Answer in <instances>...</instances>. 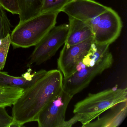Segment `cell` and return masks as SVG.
Instances as JSON below:
<instances>
[{"instance_id": "obj_1", "label": "cell", "mask_w": 127, "mask_h": 127, "mask_svg": "<svg viewBox=\"0 0 127 127\" xmlns=\"http://www.w3.org/2000/svg\"><path fill=\"white\" fill-rule=\"evenodd\" d=\"M63 79L59 70H51L24 90L13 105L14 121L22 126L27 123L36 122L41 111L62 90Z\"/></svg>"}, {"instance_id": "obj_2", "label": "cell", "mask_w": 127, "mask_h": 127, "mask_svg": "<svg viewBox=\"0 0 127 127\" xmlns=\"http://www.w3.org/2000/svg\"><path fill=\"white\" fill-rule=\"evenodd\" d=\"M125 101H127V88L115 87L96 93L89 94L75 105L73 112L78 116V122L84 127L105 111Z\"/></svg>"}, {"instance_id": "obj_3", "label": "cell", "mask_w": 127, "mask_h": 127, "mask_svg": "<svg viewBox=\"0 0 127 127\" xmlns=\"http://www.w3.org/2000/svg\"><path fill=\"white\" fill-rule=\"evenodd\" d=\"M59 12H47L19 23L11 34L14 49L35 46L55 26Z\"/></svg>"}, {"instance_id": "obj_4", "label": "cell", "mask_w": 127, "mask_h": 127, "mask_svg": "<svg viewBox=\"0 0 127 127\" xmlns=\"http://www.w3.org/2000/svg\"><path fill=\"white\" fill-rule=\"evenodd\" d=\"M69 30L68 24L55 26L35 45L30 57L27 67L30 68L33 64L40 65L54 56L66 42Z\"/></svg>"}, {"instance_id": "obj_5", "label": "cell", "mask_w": 127, "mask_h": 127, "mask_svg": "<svg viewBox=\"0 0 127 127\" xmlns=\"http://www.w3.org/2000/svg\"><path fill=\"white\" fill-rule=\"evenodd\" d=\"M113 58L110 52L93 66L85 67L63 79V90L71 96L86 88L97 76L112 66Z\"/></svg>"}, {"instance_id": "obj_6", "label": "cell", "mask_w": 127, "mask_h": 127, "mask_svg": "<svg viewBox=\"0 0 127 127\" xmlns=\"http://www.w3.org/2000/svg\"><path fill=\"white\" fill-rule=\"evenodd\" d=\"M72 96L63 90L47 105L38 115L39 127H61L65 121L67 108Z\"/></svg>"}, {"instance_id": "obj_7", "label": "cell", "mask_w": 127, "mask_h": 127, "mask_svg": "<svg viewBox=\"0 0 127 127\" xmlns=\"http://www.w3.org/2000/svg\"><path fill=\"white\" fill-rule=\"evenodd\" d=\"M122 28L120 17L108 7L101 14L100 21L92 27L94 41L98 44H110L119 37Z\"/></svg>"}, {"instance_id": "obj_8", "label": "cell", "mask_w": 127, "mask_h": 127, "mask_svg": "<svg viewBox=\"0 0 127 127\" xmlns=\"http://www.w3.org/2000/svg\"><path fill=\"white\" fill-rule=\"evenodd\" d=\"M94 42L93 37L88 40L73 45L64 44L57 61L58 68L64 78L75 72L78 64L82 61Z\"/></svg>"}, {"instance_id": "obj_9", "label": "cell", "mask_w": 127, "mask_h": 127, "mask_svg": "<svg viewBox=\"0 0 127 127\" xmlns=\"http://www.w3.org/2000/svg\"><path fill=\"white\" fill-rule=\"evenodd\" d=\"M108 7L93 0H70L62 9L69 18L87 22L104 12Z\"/></svg>"}, {"instance_id": "obj_10", "label": "cell", "mask_w": 127, "mask_h": 127, "mask_svg": "<svg viewBox=\"0 0 127 127\" xmlns=\"http://www.w3.org/2000/svg\"><path fill=\"white\" fill-rule=\"evenodd\" d=\"M47 71L46 70L41 69L32 73V70L29 68L28 71L21 76H15L0 70V86L5 88H20L24 90L44 75Z\"/></svg>"}, {"instance_id": "obj_11", "label": "cell", "mask_w": 127, "mask_h": 127, "mask_svg": "<svg viewBox=\"0 0 127 127\" xmlns=\"http://www.w3.org/2000/svg\"><path fill=\"white\" fill-rule=\"evenodd\" d=\"M109 112L96 120L92 121L84 127H117L119 126L126 118L127 101L117 104L110 109Z\"/></svg>"}, {"instance_id": "obj_12", "label": "cell", "mask_w": 127, "mask_h": 127, "mask_svg": "<svg viewBox=\"0 0 127 127\" xmlns=\"http://www.w3.org/2000/svg\"><path fill=\"white\" fill-rule=\"evenodd\" d=\"M69 30L65 44L73 45L84 42L93 37L91 27L86 22L69 18Z\"/></svg>"}, {"instance_id": "obj_13", "label": "cell", "mask_w": 127, "mask_h": 127, "mask_svg": "<svg viewBox=\"0 0 127 127\" xmlns=\"http://www.w3.org/2000/svg\"><path fill=\"white\" fill-rule=\"evenodd\" d=\"M43 0H18L20 22L23 23L40 14Z\"/></svg>"}, {"instance_id": "obj_14", "label": "cell", "mask_w": 127, "mask_h": 127, "mask_svg": "<svg viewBox=\"0 0 127 127\" xmlns=\"http://www.w3.org/2000/svg\"><path fill=\"white\" fill-rule=\"evenodd\" d=\"M109 46L108 44H98L94 41L82 61L83 64L86 67L94 66L109 52Z\"/></svg>"}, {"instance_id": "obj_15", "label": "cell", "mask_w": 127, "mask_h": 127, "mask_svg": "<svg viewBox=\"0 0 127 127\" xmlns=\"http://www.w3.org/2000/svg\"><path fill=\"white\" fill-rule=\"evenodd\" d=\"M20 88H7L0 93V107H9L13 105L23 93Z\"/></svg>"}, {"instance_id": "obj_16", "label": "cell", "mask_w": 127, "mask_h": 127, "mask_svg": "<svg viewBox=\"0 0 127 127\" xmlns=\"http://www.w3.org/2000/svg\"><path fill=\"white\" fill-rule=\"evenodd\" d=\"M70 0H43L40 13L61 12V10Z\"/></svg>"}, {"instance_id": "obj_17", "label": "cell", "mask_w": 127, "mask_h": 127, "mask_svg": "<svg viewBox=\"0 0 127 127\" xmlns=\"http://www.w3.org/2000/svg\"><path fill=\"white\" fill-rule=\"evenodd\" d=\"M12 26L5 9L0 4V44L1 40L12 32Z\"/></svg>"}, {"instance_id": "obj_18", "label": "cell", "mask_w": 127, "mask_h": 127, "mask_svg": "<svg viewBox=\"0 0 127 127\" xmlns=\"http://www.w3.org/2000/svg\"><path fill=\"white\" fill-rule=\"evenodd\" d=\"M11 34H8L1 40L0 44V70L4 68L8 53L11 44Z\"/></svg>"}, {"instance_id": "obj_19", "label": "cell", "mask_w": 127, "mask_h": 127, "mask_svg": "<svg viewBox=\"0 0 127 127\" xmlns=\"http://www.w3.org/2000/svg\"><path fill=\"white\" fill-rule=\"evenodd\" d=\"M0 4L5 10L13 14L19 15L20 8L18 0H0Z\"/></svg>"}, {"instance_id": "obj_20", "label": "cell", "mask_w": 127, "mask_h": 127, "mask_svg": "<svg viewBox=\"0 0 127 127\" xmlns=\"http://www.w3.org/2000/svg\"><path fill=\"white\" fill-rule=\"evenodd\" d=\"M5 108L0 107V127H10L14 121L13 117L9 115Z\"/></svg>"}, {"instance_id": "obj_21", "label": "cell", "mask_w": 127, "mask_h": 127, "mask_svg": "<svg viewBox=\"0 0 127 127\" xmlns=\"http://www.w3.org/2000/svg\"><path fill=\"white\" fill-rule=\"evenodd\" d=\"M79 121L78 116L75 114L74 116L67 121H65L61 127H70Z\"/></svg>"}, {"instance_id": "obj_22", "label": "cell", "mask_w": 127, "mask_h": 127, "mask_svg": "<svg viewBox=\"0 0 127 127\" xmlns=\"http://www.w3.org/2000/svg\"><path fill=\"white\" fill-rule=\"evenodd\" d=\"M6 88H5L0 86V93L3 92L5 90Z\"/></svg>"}]
</instances>
